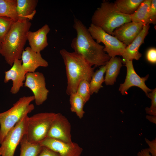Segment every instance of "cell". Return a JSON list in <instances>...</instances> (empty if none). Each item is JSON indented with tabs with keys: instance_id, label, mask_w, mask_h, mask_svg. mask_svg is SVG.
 <instances>
[{
	"instance_id": "cell-1",
	"label": "cell",
	"mask_w": 156,
	"mask_h": 156,
	"mask_svg": "<svg viewBox=\"0 0 156 156\" xmlns=\"http://www.w3.org/2000/svg\"><path fill=\"white\" fill-rule=\"evenodd\" d=\"M73 27L77 32V36L71 44L74 52L81 55L91 66L106 64L111 58L104 51V47L94 40L88 29L76 18L74 19Z\"/></svg>"
},
{
	"instance_id": "cell-2",
	"label": "cell",
	"mask_w": 156,
	"mask_h": 156,
	"mask_svg": "<svg viewBox=\"0 0 156 156\" xmlns=\"http://www.w3.org/2000/svg\"><path fill=\"white\" fill-rule=\"evenodd\" d=\"M60 53L65 66L67 80L66 93L68 95L76 93L78 85L82 80L90 82L94 73L92 67L81 55L62 49Z\"/></svg>"
},
{
	"instance_id": "cell-3",
	"label": "cell",
	"mask_w": 156,
	"mask_h": 156,
	"mask_svg": "<svg viewBox=\"0 0 156 156\" xmlns=\"http://www.w3.org/2000/svg\"><path fill=\"white\" fill-rule=\"evenodd\" d=\"M31 25L28 19L14 22L2 43L0 54L9 65L12 66L15 60L21 59Z\"/></svg>"
},
{
	"instance_id": "cell-4",
	"label": "cell",
	"mask_w": 156,
	"mask_h": 156,
	"mask_svg": "<svg viewBox=\"0 0 156 156\" xmlns=\"http://www.w3.org/2000/svg\"><path fill=\"white\" fill-rule=\"evenodd\" d=\"M92 24L113 36L114 31L131 22L130 15L122 13L114 3L104 0L93 14Z\"/></svg>"
},
{
	"instance_id": "cell-5",
	"label": "cell",
	"mask_w": 156,
	"mask_h": 156,
	"mask_svg": "<svg viewBox=\"0 0 156 156\" xmlns=\"http://www.w3.org/2000/svg\"><path fill=\"white\" fill-rule=\"evenodd\" d=\"M35 100L34 96H23L19 99L8 110L0 113V144L9 131L24 116L34 109L31 103Z\"/></svg>"
},
{
	"instance_id": "cell-6",
	"label": "cell",
	"mask_w": 156,
	"mask_h": 156,
	"mask_svg": "<svg viewBox=\"0 0 156 156\" xmlns=\"http://www.w3.org/2000/svg\"><path fill=\"white\" fill-rule=\"evenodd\" d=\"M56 113L42 112L28 117L25 136L28 141L38 143L45 139Z\"/></svg>"
},
{
	"instance_id": "cell-7",
	"label": "cell",
	"mask_w": 156,
	"mask_h": 156,
	"mask_svg": "<svg viewBox=\"0 0 156 156\" xmlns=\"http://www.w3.org/2000/svg\"><path fill=\"white\" fill-rule=\"evenodd\" d=\"M88 29L92 38L96 40L97 43L102 42L105 45L104 50L110 58L122 55L127 46L125 44L115 37L92 23Z\"/></svg>"
},
{
	"instance_id": "cell-8",
	"label": "cell",
	"mask_w": 156,
	"mask_h": 156,
	"mask_svg": "<svg viewBox=\"0 0 156 156\" xmlns=\"http://www.w3.org/2000/svg\"><path fill=\"white\" fill-rule=\"evenodd\" d=\"M28 116H24L8 133L1 144V156H14L16 148L25 135Z\"/></svg>"
},
{
	"instance_id": "cell-9",
	"label": "cell",
	"mask_w": 156,
	"mask_h": 156,
	"mask_svg": "<svg viewBox=\"0 0 156 156\" xmlns=\"http://www.w3.org/2000/svg\"><path fill=\"white\" fill-rule=\"evenodd\" d=\"M24 85L33 93L37 105H42L47 99L49 90L46 88L45 78L42 73L27 72Z\"/></svg>"
},
{
	"instance_id": "cell-10",
	"label": "cell",
	"mask_w": 156,
	"mask_h": 156,
	"mask_svg": "<svg viewBox=\"0 0 156 156\" xmlns=\"http://www.w3.org/2000/svg\"><path fill=\"white\" fill-rule=\"evenodd\" d=\"M71 125L67 118L60 113H56L46 138L71 143Z\"/></svg>"
},
{
	"instance_id": "cell-11",
	"label": "cell",
	"mask_w": 156,
	"mask_h": 156,
	"mask_svg": "<svg viewBox=\"0 0 156 156\" xmlns=\"http://www.w3.org/2000/svg\"><path fill=\"white\" fill-rule=\"evenodd\" d=\"M127 68V75L125 81L120 84L119 90L122 95L127 94V91L131 87L135 86L141 89L148 97V94L152 90L146 85L145 82L148 79V74L144 77H140L135 72L132 60H127L125 63Z\"/></svg>"
},
{
	"instance_id": "cell-12",
	"label": "cell",
	"mask_w": 156,
	"mask_h": 156,
	"mask_svg": "<svg viewBox=\"0 0 156 156\" xmlns=\"http://www.w3.org/2000/svg\"><path fill=\"white\" fill-rule=\"evenodd\" d=\"M39 143L42 146L58 153L60 156H81L83 151L76 143H66L49 138H46Z\"/></svg>"
},
{
	"instance_id": "cell-13",
	"label": "cell",
	"mask_w": 156,
	"mask_h": 156,
	"mask_svg": "<svg viewBox=\"0 0 156 156\" xmlns=\"http://www.w3.org/2000/svg\"><path fill=\"white\" fill-rule=\"evenodd\" d=\"M27 73L23 69L20 59L15 60L10 69L5 72L4 82L7 83L10 80L12 81L10 90L12 94H16L23 86Z\"/></svg>"
},
{
	"instance_id": "cell-14",
	"label": "cell",
	"mask_w": 156,
	"mask_h": 156,
	"mask_svg": "<svg viewBox=\"0 0 156 156\" xmlns=\"http://www.w3.org/2000/svg\"><path fill=\"white\" fill-rule=\"evenodd\" d=\"M144 24L132 22L127 23L116 29L113 36L127 46L130 44L140 33Z\"/></svg>"
},
{
	"instance_id": "cell-15",
	"label": "cell",
	"mask_w": 156,
	"mask_h": 156,
	"mask_svg": "<svg viewBox=\"0 0 156 156\" xmlns=\"http://www.w3.org/2000/svg\"><path fill=\"white\" fill-rule=\"evenodd\" d=\"M21 59L22 67L27 72H34L39 67L48 66V62L42 57L40 53L34 51L30 47L23 51Z\"/></svg>"
},
{
	"instance_id": "cell-16",
	"label": "cell",
	"mask_w": 156,
	"mask_h": 156,
	"mask_svg": "<svg viewBox=\"0 0 156 156\" xmlns=\"http://www.w3.org/2000/svg\"><path fill=\"white\" fill-rule=\"evenodd\" d=\"M149 24H148L143 26L141 31L132 42L127 46L122 55V63L125 64L127 60H138L142 56V54L139 51L140 46L144 42V40L148 34L150 28Z\"/></svg>"
},
{
	"instance_id": "cell-17",
	"label": "cell",
	"mask_w": 156,
	"mask_h": 156,
	"mask_svg": "<svg viewBox=\"0 0 156 156\" xmlns=\"http://www.w3.org/2000/svg\"><path fill=\"white\" fill-rule=\"evenodd\" d=\"M49 25L45 24L37 31H28L27 34V40L31 49L34 51L40 53L48 45L47 35L50 31Z\"/></svg>"
},
{
	"instance_id": "cell-18",
	"label": "cell",
	"mask_w": 156,
	"mask_h": 156,
	"mask_svg": "<svg viewBox=\"0 0 156 156\" xmlns=\"http://www.w3.org/2000/svg\"><path fill=\"white\" fill-rule=\"evenodd\" d=\"M37 0H17L18 20H32L36 13Z\"/></svg>"
},
{
	"instance_id": "cell-19",
	"label": "cell",
	"mask_w": 156,
	"mask_h": 156,
	"mask_svg": "<svg viewBox=\"0 0 156 156\" xmlns=\"http://www.w3.org/2000/svg\"><path fill=\"white\" fill-rule=\"evenodd\" d=\"M106 64L107 67L104 82L106 85H113L116 81L120 68L122 66V60L116 56L111 57Z\"/></svg>"
},
{
	"instance_id": "cell-20",
	"label": "cell",
	"mask_w": 156,
	"mask_h": 156,
	"mask_svg": "<svg viewBox=\"0 0 156 156\" xmlns=\"http://www.w3.org/2000/svg\"><path fill=\"white\" fill-rule=\"evenodd\" d=\"M151 2V0H144L136 10L130 15L131 21L144 25L148 24Z\"/></svg>"
},
{
	"instance_id": "cell-21",
	"label": "cell",
	"mask_w": 156,
	"mask_h": 156,
	"mask_svg": "<svg viewBox=\"0 0 156 156\" xmlns=\"http://www.w3.org/2000/svg\"><path fill=\"white\" fill-rule=\"evenodd\" d=\"M17 0H0V17H5L14 22L18 21Z\"/></svg>"
},
{
	"instance_id": "cell-22",
	"label": "cell",
	"mask_w": 156,
	"mask_h": 156,
	"mask_svg": "<svg viewBox=\"0 0 156 156\" xmlns=\"http://www.w3.org/2000/svg\"><path fill=\"white\" fill-rule=\"evenodd\" d=\"M20 156H37L42 146L39 143H32L28 141L25 135L20 143Z\"/></svg>"
},
{
	"instance_id": "cell-23",
	"label": "cell",
	"mask_w": 156,
	"mask_h": 156,
	"mask_svg": "<svg viewBox=\"0 0 156 156\" xmlns=\"http://www.w3.org/2000/svg\"><path fill=\"white\" fill-rule=\"evenodd\" d=\"M106 64L102 66L100 68L94 72L90 82L91 95L94 93H97L99 89L103 87L102 84L104 82V75L107 68Z\"/></svg>"
},
{
	"instance_id": "cell-24",
	"label": "cell",
	"mask_w": 156,
	"mask_h": 156,
	"mask_svg": "<svg viewBox=\"0 0 156 156\" xmlns=\"http://www.w3.org/2000/svg\"><path fill=\"white\" fill-rule=\"evenodd\" d=\"M144 0H117L114 3L120 11L128 15L133 14Z\"/></svg>"
},
{
	"instance_id": "cell-25",
	"label": "cell",
	"mask_w": 156,
	"mask_h": 156,
	"mask_svg": "<svg viewBox=\"0 0 156 156\" xmlns=\"http://www.w3.org/2000/svg\"><path fill=\"white\" fill-rule=\"evenodd\" d=\"M69 95L71 111L75 113L80 119L82 118L85 113L83 107L85 103L83 99L76 93H71Z\"/></svg>"
},
{
	"instance_id": "cell-26",
	"label": "cell",
	"mask_w": 156,
	"mask_h": 156,
	"mask_svg": "<svg viewBox=\"0 0 156 156\" xmlns=\"http://www.w3.org/2000/svg\"><path fill=\"white\" fill-rule=\"evenodd\" d=\"M14 22L11 18L0 17V42H3Z\"/></svg>"
},
{
	"instance_id": "cell-27",
	"label": "cell",
	"mask_w": 156,
	"mask_h": 156,
	"mask_svg": "<svg viewBox=\"0 0 156 156\" xmlns=\"http://www.w3.org/2000/svg\"><path fill=\"white\" fill-rule=\"evenodd\" d=\"M76 93L83 99L86 103L90 97V82L87 80L81 81L79 83Z\"/></svg>"
},
{
	"instance_id": "cell-28",
	"label": "cell",
	"mask_w": 156,
	"mask_h": 156,
	"mask_svg": "<svg viewBox=\"0 0 156 156\" xmlns=\"http://www.w3.org/2000/svg\"><path fill=\"white\" fill-rule=\"evenodd\" d=\"M148 97L151 99V105L145 108L146 113L150 115L156 116V89L152 90L148 94Z\"/></svg>"
},
{
	"instance_id": "cell-29",
	"label": "cell",
	"mask_w": 156,
	"mask_h": 156,
	"mask_svg": "<svg viewBox=\"0 0 156 156\" xmlns=\"http://www.w3.org/2000/svg\"><path fill=\"white\" fill-rule=\"evenodd\" d=\"M156 23V0H151L149 14L148 24H155Z\"/></svg>"
},
{
	"instance_id": "cell-30",
	"label": "cell",
	"mask_w": 156,
	"mask_h": 156,
	"mask_svg": "<svg viewBox=\"0 0 156 156\" xmlns=\"http://www.w3.org/2000/svg\"><path fill=\"white\" fill-rule=\"evenodd\" d=\"M147 60L150 62L155 64L156 62V49L152 48L149 49L146 54Z\"/></svg>"
},
{
	"instance_id": "cell-31",
	"label": "cell",
	"mask_w": 156,
	"mask_h": 156,
	"mask_svg": "<svg viewBox=\"0 0 156 156\" xmlns=\"http://www.w3.org/2000/svg\"><path fill=\"white\" fill-rule=\"evenodd\" d=\"M145 142L148 145V148L150 153L152 156H156V138L150 141L147 138L145 139Z\"/></svg>"
},
{
	"instance_id": "cell-32",
	"label": "cell",
	"mask_w": 156,
	"mask_h": 156,
	"mask_svg": "<svg viewBox=\"0 0 156 156\" xmlns=\"http://www.w3.org/2000/svg\"><path fill=\"white\" fill-rule=\"evenodd\" d=\"M37 156H60L59 154L52 150L44 146L42 149Z\"/></svg>"
},
{
	"instance_id": "cell-33",
	"label": "cell",
	"mask_w": 156,
	"mask_h": 156,
	"mask_svg": "<svg viewBox=\"0 0 156 156\" xmlns=\"http://www.w3.org/2000/svg\"><path fill=\"white\" fill-rule=\"evenodd\" d=\"M137 156H152L149 153L148 148L143 149L139 152Z\"/></svg>"
},
{
	"instance_id": "cell-34",
	"label": "cell",
	"mask_w": 156,
	"mask_h": 156,
	"mask_svg": "<svg viewBox=\"0 0 156 156\" xmlns=\"http://www.w3.org/2000/svg\"><path fill=\"white\" fill-rule=\"evenodd\" d=\"M146 118L151 122L156 124V116L147 115L146 116Z\"/></svg>"
},
{
	"instance_id": "cell-35",
	"label": "cell",
	"mask_w": 156,
	"mask_h": 156,
	"mask_svg": "<svg viewBox=\"0 0 156 156\" xmlns=\"http://www.w3.org/2000/svg\"><path fill=\"white\" fill-rule=\"evenodd\" d=\"M2 46V43L1 42H0V52L1 50Z\"/></svg>"
},
{
	"instance_id": "cell-36",
	"label": "cell",
	"mask_w": 156,
	"mask_h": 156,
	"mask_svg": "<svg viewBox=\"0 0 156 156\" xmlns=\"http://www.w3.org/2000/svg\"><path fill=\"white\" fill-rule=\"evenodd\" d=\"M1 156V153H0V156Z\"/></svg>"
},
{
	"instance_id": "cell-37",
	"label": "cell",
	"mask_w": 156,
	"mask_h": 156,
	"mask_svg": "<svg viewBox=\"0 0 156 156\" xmlns=\"http://www.w3.org/2000/svg\"><path fill=\"white\" fill-rule=\"evenodd\" d=\"M122 156V155H119V156Z\"/></svg>"
}]
</instances>
